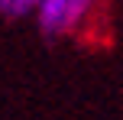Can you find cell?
<instances>
[{
  "label": "cell",
  "instance_id": "2",
  "mask_svg": "<svg viewBox=\"0 0 123 120\" xmlns=\"http://www.w3.org/2000/svg\"><path fill=\"white\" fill-rule=\"evenodd\" d=\"M39 0H0V13H6V16H26V13L36 10Z\"/></svg>",
  "mask_w": 123,
  "mask_h": 120
},
{
  "label": "cell",
  "instance_id": "1",
  "mask_svg": "<svg viewBox=\"0 0 123 120\" xmlns=\"http://www.w3.org/2000/svg\"><path fill=\"white\" fill-rule=\"evenodd\" d=\"M91 10H94V0H39L32 16H36L42 36L62 39L81 29L84 19L91 16Z\"/></svg>",
  "mask_w": 123,
  "mask_h": 120
}]
</instances>
